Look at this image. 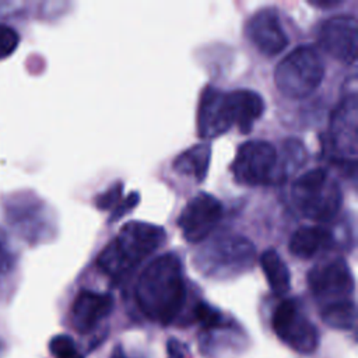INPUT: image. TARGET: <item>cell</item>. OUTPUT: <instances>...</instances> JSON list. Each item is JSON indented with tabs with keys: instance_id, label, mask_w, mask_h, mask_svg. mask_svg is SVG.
I'll use <instances>...</instances> for the list:
<instances>
[{
	"instance_id": "obj_15",
	"label": "cell",
	"mask_w": 358,
	"mask_h": 358,
	"mask_svg": "<svg viewBox=\"0 0 358 358\" xmlns=\"http://www.w3.org/2000/svg\"><path fill=\"white\" fill-rule=\"evenodd\" d=\"M333 243V235L320 225L298 228L289 239V252L299 259H310L326 250Z\"/></svg>"
},
{
	"instance_id": "obj_17",
	"label": "cell",
	"mask_w": 358,
	"mask_h": 358,
	"mask_svg": "<svg viewBox=\"0 0 358 358\" xmlns=\"http://www.w3.org/2000/svg\"><path fill=\"white\" fill-rule=\"evenodd\" d=\"M211 161V148L207 144H196L180 152L173 161V171L203 182Z\"/></svg>"
},
{
	"instance_id": "obj_19",
	"label": "cell",
	"mask_w": 358,
	"mask_h": 358,
	"mask_svg": "<svg viewBox=\"0 0 358 358\" xmlns=\"http://www.w3.org/2000/svg\"><path fill=\"white\" fill-rule=\"evenodd\" d=\"M322 320L333 329L350 330L355 327L357 308L352 299L329 303L320 308Z\"/></svg>"
},
{
	"instance_id": "obj_13",
	"label": "cell",
	"mask_w": 358,
	"mask_h": 358,
	"mask_svg": "<svg viewBox=\"0 0 358 358\" xmlns=\"http://www.w3.org/2000/svg\"><path fill=\"white\" fill-rule=\"evenodd\" d=\"M246 36L266 56L281 53L288 45V36L274 8H263L255 13L246 22Z\"/></svg>"
},
{
	"instance_id": "obj_3",
	"label": "cell",
	"mask_w": 358,
	"mask_h": 358,
	"mask_svg": "<svg viewBox=\"0 0 358 358\" xmlns=\"http://www.w3.org/2000/svg\"><path fill=\"white\" fill-rule=\"evenodd\" d=\"M324 63L310 45H302L289 52L274 70V84L287 98L309 96L322 84Z\"/></svg>"
},
{
	"instance_id": "obj_16",
	"label": "cell",
	"mask_w": 358,
	"mask_h": 358,
	"mask_svg": "<svg viewBox=\"0 0 358 358\" xmlns=\"http://www.w3.org/2000/svg\"><path fill=\"white\" fill-rule=\"evenodd\" d=\"M234 106H235V117L236 126L241 133L248 134L253 123L259 120L264 112V101L260 94L250 90H235L231 91Z\"/></svg>"
},
{
	"instance_id": "obj_5",
	"label": "cell",
	"mask_w": 358,
	"mask_h": 358,
	"mask_svg": "<svg viewBox=\"0 0 358 358\" xmlns=\"http://www.w3.org/2000/svg\"><path fill=\"white\" fill-rule=\"evenodd\" d=\"M256 259L253 243L235 234L218 235L210 239L197 253L196 264L210 277H231L248 270Z\"/></svg>"
},
{
	"instance_id": "obj_20",
	"label": "cell",
	"mask_w": 358,
	"mask_h": 358,
	"mask_svg": "<svg viewBox=\"0 0 358 358\" xmlns=\"http://www.w3.org/2000/svg\"><path fill=\"white\" fill-rule=\"evenodd\" d=\"M193 316L204 330H217L227 326L224 313L203 301L194 305Z\"/></svg>"
},
{
	"instance_id": "obj_2",
	"label": "cell",
	"mask_w": 358,
	"mask_h": 358,
	"mask_svg": "<svg viewBox=\"0 0 358 358\" xmlns=\"http://www.w3.org/2000/svg\"><path fill=\"white\" fill-rule=\"evenodd\" d=\"M165 235L159 225L130 221L105 246L96 263L110 278L122 280L164 243Z\"/></svg>"
},
{
	"instance_id": "obj_18",
	"label": "cell",
	"mask_w": 358,
	"mask_h": 358,
	"mask_svg": "<svg viewBox=\"0 0 358 358\" xmlns=\"http://www.w3.org/2000/svg\"><path fill=\"white\" fill-rule=\"evenodd\" d=\"M260 266L271 291L281 296L291 288V274L288 266L274 249H267L260 255Z\"/></svg>"
},
{
	"instance_id": "obj_26",
	"label": "cell",
	"mask_w": 358,
	"mask_h": 358,
	"mask_svg": "<svg viewBox=\"0 0 358 358\" xmlns=\"http://www.w3.org/2000/svg\"><path fill=\"white\" fill-rule=\"evenodd\" d=\"M166 354H168V358H187L189 357V348L180 340H178L175 337H171L166 341Z\"/></svg>"
},
{
	"instance_id": "obj_7",
	"label": "cell",
	"mask_w": 358,
	"mask_h": 358,
	"mask_svg": "<svg viewBox=\"0 0 358 358\" xmlns=\"http://www.w3.org/2000/svg\"><path fill=\"white\" fill-rule=\"evenodd\" d=\"M277 162L278 154L271 143L250 140L238 148L231 172L241 185L264 186L273 182Z\"/></svg>"
},
{
	"instance_id": "obj_24",
	"label": "cell",
	"mask_w": 358,
	"mask_h": 358,
	"mask_svg": "<svg viewBox=\"0 0 358 358\" xmlns=\"http://www.w3.org/2000/svg\"><path fill=\"white\" fill-rule=\"evenodd\" d=\"M14 253L8 238L0 229V274L8 273L14 266Z\"/></svg>"
},
{
	"instance_id": "obj_10",
	"label": "cell",
	"mask_w": 358,
	"mask_h": 358,
	"mask_svg": "<svg viewBox=\"0 0 358 358\" xmlns=\"http://www.w3.org/2000/svg\"><path fill=\"white\" fill-rule=\"evenodd\" d=\"M224 208L221 201L208 193H199L183 207L178 227L187 242L199 243L204 241L221 221Z\"/></svg>"
},
{
	"instance_id": "obj_4",
	"label": "cell",
	"mask_w": 358,
	"mask_h": 358,
	"mask_svg": "<svg viewBox=\"0 0 358 358\" xmlns=\"http://www.w3.org/2000/svg\"><path fill=\"white\" fill-rule=\"evenodd\" d=\"M291 197L306 218L317 222L331 220L338 213L343 201L337 182L323 168L302 173L292 183Z\"/></svg>"
},
{
	"instance_id": "obj_8",
	"label": "cell",
	"mask_w": 358,
	"mask_h": 358,
	"mask_svg": "<svg viewBox=\"0 0 358 358\" xmlns=\"http://www.w3.org/2000/svg\"><path fill=\"white\" fill-rule=\"evenodd\" d=\"M308 285L320 306L348 301L354 292V277L341 257L323 260L308 273Z\"/></svg>"
},
{
	"instance_id": "obj_29",
	"label": "cell",
	"mask_w": 358,
	"mask_h": 358,
	"mask_svg": "<svg viewBox=\"0 0 358 358\" xmlns=\"http://www.w3.org/2000/svg\"><path fill=\"white\" fill-rule=\"evenodd\" d=\"M4 350V344H3V341L0 340V354H1V351Z\"/></svg>"
},
{
	"instance_id": "obj_23",
	"label": "cell",
	"mask_w": 358,
	"mask_h": 358,
	"mask_svg": "<svg viewBox=\"0 0 358 358\" xmlns=\"http://www.w3.org/2000/svg\"><path fill=\"white\" fill-rule=\"evenodd\" d=\"M122 190H123V183L116 182L113 186H110L105 193L99 194L95 199V204L99 210H110L112 207L117 206L122 200Z\"/></svg>"
},
{
	"instance_id": "obj_1",
	"label": "cell",
	"mask_w": 358,
	"mask_h": 358,
	"mask_svg": "<svg viewBox=\"0 0 358 358\" xmlns=\"http://www.w3.org/2000/svg\"><path fill=\"white\" fill-rule=\"evenodd\" d=\"M136 302L151 322L166 326L180 313L186 301V284L180 257L164 253L150 262L138 275Z\"/></svg>"
},
{
	"instance_id": "obj_28",
	"label": "cell",
	"mask_w": 358,
	"mask_h": 358,
	"mask_svg": "<svg viewBox=\"0 0 358 358\" xmlns=\"http://www.w3.org/2000/svg\"><path fill=\"white\" fill-rule=\"evenodd\" d=\"M110 358H127V357L124 355V352H123V350L120 347H116V350L112 352Z\"/></svg>"
},
{
	"instance_id": "obj_22",
	"label": "cell",
	"mask_w": 358,
	"mask_h": 358,
	"mask_svg": "<svg viewBox=\"0 0 358 358\" xmlns=\"http://www.w3.org/2000/svg\"><path fill=\"white\" fill-rule=\"evenodd\" d=\"M20 35L8 25L0 24V60L8 57L18 46Z\"/></svg>"
},
{
	"instance_id": "obj_12",
	"label": "cell",
	"mask_w": 358,
	"mask_h": 358,
	"mask_svg": "<svg viewBox=\"0 0 358 358\" xmlns=\"http://www.w3.org/2000/svg\"><path fill=\"white\" fill-rule=\"evenodd\" d=\"M319 43L334 59L351 64L357 60L358 29L352 15H334L319 29Z\"/></svg>"
},
{
	"instance_id": "obj_25",
	"label": "cell",
	"mask_w": 358,
	"mask_h": 358,
	"mask_svg": "<svg viewBox=\"0 0 358 358\" xmlns=\"http://www.w3.org/2000/svg\"><path fill=\"white\" fill-rule=\"evenodd\" d=\"M138 200H140V194L136 193V192H133V193H130L127 197L122 199L120 203L116 206V208L112 211V215H110V218H109V222H110V221H117V220H120L124 214H127L131 208H134V207L137 206Z\"/></svg>"
},
{
	"instance_id": "obj_14",
	"label": "cell",
	"mask_w": 358,
	"mask_h": 358,
	"mask_svg": "<svg viewBox=\"0 0 358 358\" xmlns=\"http://www.w3.org/2000/svg\"><path fill=\"white\" fill-rule=\"evenodd\" d=\"M113 298L109 294L83 289L77 294L70 309V320L78 333H90L94 327L110 315Z\"/></svg>"
},
{
	"instance_id": "obj_21",
	"label": "cell",
	"mask_w": 358,
	"mask_h": 358,
	"mask_svg": "<svg viewBox=\"0 0 358 358\" xmlns=\"http://www.w3.org/2000/svg\"><path fill=\"white\" fill-rule=\"evenodd\" d=\"M49 351L53 358H84L74 340L67 334H57L49 341Z\"/></svg>"
},
{
	"instance_id": "obj_9",
	"label": "cell",
	"mask_w": 358,
	"mask_h": 358,
	"mask_svg": "<svg viewBox=\"0 0 358 358\" xmlns=\"http://www.w3.org/2000/svg\"><path fill=\"white\" fill-rule=\"evenodd\" d=\"M236 124L231 92L207 85L197 108V133L201 138H215Z\"/></svg>"
},
{
	"instance_id": "obj_6",
	"label": "cell",
	"mask_w": 358,
	"mask_h": 358,
	"mask_svg": "<svg viewBox=\"0 0 358 358\" xmlns=\"http://www.w3.org/2000/svg\"><path fill=\"white\" fill-rule=\"evenodd\" d=\"M271 327L275 336L298 354L309 355L319 347L317 327L295 299H284L275 306Z\"/></svg>"
},
{
	"instance_id": "obj_27",
	"label": "cell",
	"mask_w": 358,
	"mask_h": 358,
	"mask_svg": "<svg viewBox=\"0 0 358 358\" xmlns=\"http://www.w3.org/2000/svg\"><path fill=\"white\" fill-rule=\"evenodd\" d=\"M341 3V0H310L309 4L316 6V7H334L338 6Z\"/></svg>"
},
{
	"instance_id": "obj_11",
	"label": "cell",
	"mask_w": 358,
	"mask_h": 358,
	"mask_svg": "<svg viewBox=\"0 0 358 358\" xmlns=\"http://www.w3.org/2000/svg\"><path fill=\"white\" fill-rule=\"evenodd\" d=\"M357 96L348 95L334 109L330 122V144L337 161L355 165L357 159Z\"/></svg>"
}]
</instances>
